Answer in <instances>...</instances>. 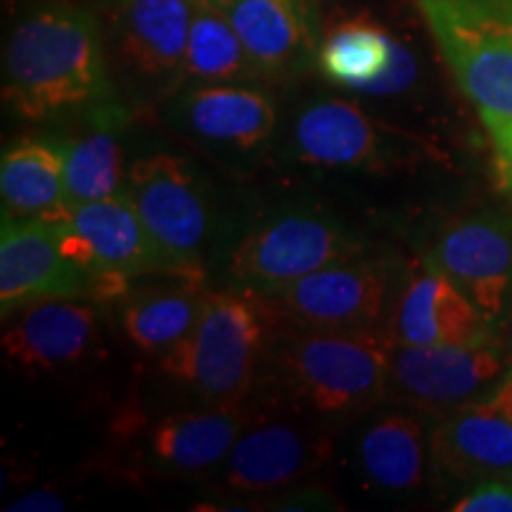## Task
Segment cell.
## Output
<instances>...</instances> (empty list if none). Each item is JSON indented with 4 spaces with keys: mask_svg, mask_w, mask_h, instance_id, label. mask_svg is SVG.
<instances>
[{
    "mask_svg": "<svg viewBox=\"0 0 512 512\" xmlns=\"http://www.w3.org/2000/svg\"><path fill=\"white\" fill-rule=\"evenodd\" d=\"M278 311L266 297L230 287L209 292L195 328L159 361L164 375L211 406H238L273 344Z\"/></svg>",
    "mask_w": 512,
    "mask_h": 512,
    "instance_id": "cell-2",
    "label": "cell"
},
{
    "mask_svg": "<svg viewBox=\"0 0 512 512\" xmlns=\"http://www.w3.org/2000/svg\"><path fill=\"white\" fill-rule=\"evenodd\" d=\"M389 339L394 347H444L498 339V328L484 318L448 275L430 259L411 268L396 297Z\"/></svg>",
    "mask_w": 512,
    "mask_h": 512,
    "instance_id": "cell-13",
    "label": "cell"
},
{
    "mask_svg": "<svg viewBox=\"0 0 512 512\" xmlns=\"http://www.w3.org/2000/svg\"><path fill=\"white\" fill-rule=\"evenodd\" d=\"M245 427L247 418L238 406L166 415L147 430L145 458L162 475L214 470L216 465H223Z\"/></svg>",
    "mask_w": 512,
    "mask_h": 512,
    "instance_id": "cell-16",
    "label": "cell"
},
{
    "mask_svg": "<svg viewBox=\"0 0 512 512\" xmlns=\"http://www.w3.org/2000/svg\"><path fill=\"white\" fill-rule=\"evenodd\" d=\"M430 456L420 420L406 413L382 415L358 441V467L366 482L392 494L418 489Z\"/></svg>",
    "mask_w": 512,
    "mask_h": 512,
    "instance_id": "cell-23",
    "label": "cell"
},
{
    "mask_svg": "<svg viewBox=\"0 0 512 512\" xmlns=\"http://www.w3.org/2000/svg\"><path fill=\"white\" fill-rule=\"evenodd\" d=\"M396 41L368 17L337 24L318 53L323 74L339 86L366 93L392 67Z\"/></svg>",
    "mask_w": 512,
    "mask_h": 512,
    "instance_id": "cell-25",
    "label": "cell"
},
{
    "mask_svg": "<svg viewBox=\"0 0 512 512\" xmlns=\"http://www.w3.org/2000/svg\"><path fill=\"white\" fill-rule=\"evenodd\" d=\"M3 214L57 223L69 211L64 188V143L29 138L0 159Z\"/></svg>",
    "mask_w": 512,
    "mask_h": 512,
    "instance_id": "cell-22",
    "label": "cell"
},
{
    "mask_svg": "<svg viewBox=\"0 0 512 512\" xmlns=\"http://www.w3.org/2000/svg\"><path fill=\"white\" fill-rule=\"evenodd\" d=\"M93 299V280L64 256L48 221L3 214L0 228V311L3 320L46 299Z\"/></svg>",
    "mask_w": 512,
    "mask_h": 512,
    "instance_id": "cell-11",
    "label": "cell"
},
{
    "mask_svg": "<svg viewBox=\"0 0 512 512\" xmlns=\"http://www.w3.org/2000/svg\"><path fill=\"white\" fill-rule=\"evenodd\" d=\"M430 451L441 475L458 482L512 475V368L489 392L439 422Z\"/></svg>",
    "mask_w": 512,
    "mask_h": 512,
    "instance_id": "cell-12",
    "label": "cell"
},
{
    "mask_svg": "<svg viewBox=\"0 0 512 512\" xmlns=\"http://www.w3.org/2000/svg\"><path fill=\"white\" fill-rule=\"evenodd\" d=\"M53 226L64 256L93 280V297L121 299L140 278L178 273L152 240L126 192L72 204L67 216Z\"/></svg>",
    "mask_w": 512,
    "mask_h": 512,
    "instance_id": "cell-6",
    "label": "cell"
},
{
    "mask_svg": "<svg viewBox=\"0 0 512 512\" xmlns=\"http://www.w3.org/2000/svg\"><path fill=\"white\" fill-rule=\"evenodd\" d=\"M3 332L8 361L27 373H55L91 354L98 342L93 306L76 299H46L12 313Z\"/></svg>",
    "mask_w": 512,
    "mask_h": 512,
    "instance_id": "cell-14",
    "label": "cell"
},
{
    "mask_svg": "<svg viewBox=\"0 0 512 512\" xmlns=\"http://www.w3.org/2000/svg\"><path fill=\"white\" fill-rule=\"evenodd\" d=\"M427 259L501 330L512 311V216H465L444 228Z\"/></svg>",
    "mask_w": 512,
    "mask_h": 512,
    "instance_id": "cell-10",
    "label": "cell"
},
{
    "mask_svg": "<svg viewBox=\"0 0 512 512\" xmlns=\"http://www.w3.org/2000/svg\"><path fill=\"white\" fill-rule=\"evenodd\" d=\"M204 278L166 273L159 285H143L121 297V328L133 347L164 356L195 328L209 292Z\"/></svg>",
    "mask_w": 512,
    "mask_h": 512,
    "instance_id": "cell-19",
    "label": "cell"
},
{
    "mask_svg": "<svg viewBox=\"0 0 512 512\" xmlns=\"http://www.w3.org/2000/svg\"><path fill=\"white\" fill-rule=\"evenodd\" d=\"M512 356L503 339L444 347H394L387 399L446 418L508 375Z\"/></svg>",
    "mask_w": 512,
    "mask_h": 512,
    "instance_id": "cell-9",
    "label": "cell"
},
{
    "mask_svg": "<svg viewBox=\"0 0 512 512\" xmlns=\"http://www.w3.org/2000/svg\"><path fill=\"white\" fill-rule=\"evenodd\" d=\"M363 252V242L335 216L316 207L275 211L249 230L228 261L238 290L273 299L320 268Z\"/></svg>",
    "mask_w": 512,
    "mask_h": 512,
    "instance_id": "cell-5",
    "label": "cell"
},
{
    "mask_svg": "<svg viewBox=\"0 0 512 512\" xmlns=\"http://www.w3.org/2000/svg\"><path fill=\"white\" fill-rule=\"evenodd\" d=\"M181 124L207 143L252 150L271 136L275 107L268 95L242 86L192 88L178 102Z\"/></svg>",
    "mask_w": 512,
    "mask_h": 512,
    "instance_id": "cell-21",
    "label": "cell"
},
{
    "mask_svg": "<svg viewBox=\"0 0 512 512\" xmlns=\"http://www.w3.org/2000/svg\"><path fill=\"white\" fill-rule=\"evenodd\" d=\"M510 190H512V188H510Z\"/></svg>",
    "mask_w": 512,
    "mask_h": 512,
    "instance_id": "cell-33",
    "label": "cell"
},
{
    "mask_svg": "<svg viewBox=\"0 0 512 512\" xmlns=\"http://www.w3.org/2000/svg\"><path fill=\"white\" fill-rule=\"evenodd\" d=\"M392 339L387 332L287 330L271 344L280 387L323 418H349L387 399Z\"/></svg>",
    "mask_w": 512,
    "mask_h": 512,
    "instance_id": "cell-3",
    "label": "cell"
},
{
    "mask_svg": "<svg viewBox=\"0 0 512 512\" xmlns=\"http://www.w3.org/2000/svg\"><path fill=\"white\" fill-rule=\"evenodd\" d=\"M491 136L512 126V0H415Z\"/></svg>",
    "mask_w": 512,
    "mask_h": 512,
    "instance_id": "cell-4",
    "label": "cell"
},
{
    "mask_svg": "<svg viewBox=\"0 0 512 512\" xmlns=\"http://www.w3.org/2000/svg\"><path fill=\"white\" fill-rule=\"evenodd\" d=\"M328 453V439L287 422H261L245 427L228 458L223 482L245 494H264L309 475Z\"/></svg>",
    "mask_w": 512,
    "mask_h": 512,
    "instance_id": "cell-15",
    "label": "cell"
},
{
    "mask_svg": "<svg viewBox=\"0 0 512 512\" xmlns=\"http://www.w3.org/2000/svg\"><path fill=\"white\" fill-rule=\"evenodd\" d=\"M503 330H505V339H503V344H505V349H508V351H510V356H512V311H510V316L505 318Z\"/></svg>",
    "mask_w": 512,
    "mask_h": 512,
    "instance_id": "cell-31",
    "label": "cell"
},
{
    "mask_svg": "<svg viewBox=\"0 0 512 512\" xmlns=\"http://www.w3.org/2000/svg\"><path fill=\"white\" fill-rule=\"evenodd\" d=\"M453 512H512V475L479 479L451 505Z\"/></svg>",
    "mask_w": 512,
    "mask_h": 512,
    "instance_id": "cell-27",
    "label": "cell"
},
{
    "mask_svg": "<svg viewBox=\"0 0 512 512\" xmlns=\"http://www.w3.org/2000/svg\"><path fill=\"white\" fill-rule=\"evenodd\" d=\"M105 93L95 19L74 5L38 10L17 24L5 48L3 100L24 119H43Z\"/></svg>",
    "mask_w": 512,
    "mask_h": 512,
    "instance_id": "cell-1",
    "label": "cell"
},
{
    "mask_svg": "<svg viewBox=\"0 0 512 512\" xmlns=\"http://www.w3.org/2000/svg\"><path fill=\"white\" fill-rule=\"evenodd\" d=\"M491 138H494V147H496L498 178H501V183L510 190L512 188V126Z\"/></svg>",
    "mask_w": 512,
    "mask_h": 512,
    "instance_id": "cell-29",
    "label": "cell"
},
{
    "mask_svg": "<svg viewBox=\"0 0 512 512\" xmlns=\"http://www.w3.org/2000/svg\"><path fill=\"white\" fill-rule=\"evenodd\" d=\"M292 143L299 159L328 169H375L387 159L373 119L344 100L311 102L294 121Z\"/></svg>",
    "mask_w": 512,
    "mask_h": 512,
    "instance_id": "cell-18",
    "label": "cell"
},
{
    "mask_svg": "<svg viewBox=\"0 0 512 512\" xmlns=\"http://www.w3.org/2000/svg\"><path fill=\"white\" fill-rule=\"evenodd\" d=\"M207 3H214V5H219V8H226L230 0H207Z\"/></svg>",
    "mask_w": 512,
    "mask_h": 512,
    "instance_id": "cell-32",
    "label": "cell"
},
{
    "mask_svg": "<svg viewBox=\"0 0 512 512\" xmlns=\"http://www.w3.org/2000/svg\"><path fill=\"white\" fill-rule=\"evenodd\" d=\"M119 50L138 74L183 72L197 0H119Z\"/></svg>",
    "mask_w": 512,
    "mask_h": 512,
    "instance_id": "cell-20",
    "label": "cell"
},
{
    "mask_svg": "<svg viewBox=\"0 0 512 512\" xmlns=\"http://www.w3.org/2000/svg\"><path fill=\"white\" fill-rule=\"evenodd\" d=\"M392 292L389 261L358 252L306 275L268 302L294 328L389 335L387 313L396 304Z\"/></svg>",
    "mask_w": 512,
    "mask_h": 512,
    "instance_id": "cell-8",
    "label": "cell"
},
{
    "mask_svg": "<svg viewBox=\"0 0 512 512\" xmlns=\"http://www.w3.org/2000/svg\"><path fill=\"white\" fill-rule=\"evenodd\" d=\"M223 10L259 74H290L311 60L306 0H230Z\"/></svg>",
    "mask_w": 512,
    "mask_h": 512,
    "instance_id": "cell-17",
    "label": "cell"
},
{
    "mask_svg": "<svg viewBox=\"0 0 512 512\" xmlns=\"http://www.w3.org/2000/svg\"><path fill=\"white\" fill-rule=\"evenodd\" d=\"M126 195L169 264L204 278L214 214L195 169L169 152L140 157L126 174Z\"/></svg>",
    "mask_w": 512,
    "mask_h": 512,
    "instance_id": "cell-7",
    "label": "cell"
},
{
    "mask_svg": "<svg viewBox=\"0 0 512 512\" xmlns=\"http://www.w3.org/2000/svg\"><path fill=\"white\" fill-rule=\"evenodd\" d=\"M64 188L69 207L126 192L117 117L110 112L102 114L91 131L64 143Z\"/></svg>",
    "mask_w": 512,
    "mask_h": 512,
    "instance_id": "cell-24",
    "label": "cell"
},
{
    "mask_svg": "<svg viewBox=\"0 0 512 512\" xmlns=\"http://www.w3.org/2000/svg\"><path fill=\"white\" fill-rule=\"evenodd\" d=\"M183 72L204 83L240 81L259 74L226 10L219 5L207 0L195 3Z\"/></svg>",
    "mask_w": 512,
    "mask_h": 512,
    "instance_id": "cell-26",
    "label": "cell"
},
{
    "mask_svg": "<svg viewBox=\"0 0 512 512\" xmlns=\"http://www.w3.org/2000/svg\"><path fill=\"white\" fill-rule=\"evenodd\" d=\"M413 76H415V62H413V55L408 53L406 48L401 46L399 41H396V48H394V60H392V67L384 72L380 79H377L373 86L368 88L366 93H373V95H392V93H399L403 88H408L413 83Z\"/></svg>",
    "mask_w": 512,
    "mask_h": 512,
    "instance_id": "cell-28",
    "label": "cell"
},
{
    "mask_svg": "<svg viewBox=\"0 0 512 512\" xmlns=\"http://www.w3.org/2000/svg\"><path fill=\"white\" fill-rule=\"evenodd\" d=\"M64 505L60 498L48 496V494H34L22 498L17 505H12V510H62Z\"/></svg>",
    "mask_w": 512,
    "mask_h": 512,
    "instance_id": "cell-30",
    "label": "cell"
}]
</instances>
